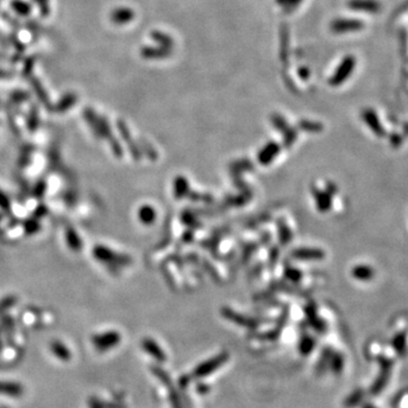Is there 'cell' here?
<instances>
[{
	"label": "cell",
	"mask_w": 408,
	"mask_h": 408,
	"mask_svg": "<svg viewBox=\"0 0 408 408\" xmlns=\"http://www.w3.org/2000/svg\"><path fill=\"white\" fill-rule=\"evenodd\" d=\"M356 67V58L352 55L346 56L341 62H340L339 66L336 68L335 73L329 80V84L332 85V87H339L342 83L348 80L350 75L353 74L354 69Z\"/></svg>",
	"instance_id": "obj_1"
},
{
	"label": "cell",
	"mask_w": 408,
	"mask_h": 408,
	"mask_svg": "<svg viewBox=\"0 0 408 408\" xmlns=\"http://www.w3.org/2000/svg\"><path fill=\"white\" fill-rule=\"evenodd\" d=\"M364 27V23L359 20L336 19L330 23V30L336 34L350 33V32L361 31Z\"/></svg>",
	"instance_id": "obj_2"
},
{
	"label": "cell",
	"mask_w": 408,
	"mask_h": 408,
	"mask_svg": "<svg viewBox=\"0 0 408 408\" xmlns=\"http://www.w3.org/2000/svg\"><path fill=\"white\" fill-rule=\"evenodd\" d=\"M227 360H228V354L226 353L221 354V355L219 356L213 357V359H211L210 361H206V362H204L203 364L199 365V366L194 370V372H193V377H195V378L206 377V375L212 373L213 371H216L217 368H219Z\"/></svg>",
	"instance_id": "obj_3"
},
{
	"label": "cell",
	"mask_w": 408,
	"mask_h": 408,
	"mask_svg": "<svg viewBox=\"0 0 408 408\" xmlns=\"http://www.w3.org/2000/svg\"><path fill=\"white\" fill-rule=\"evenodd\" d=\"M347 6L352 10L361 13L375 14L380 12L381 3L378 0H349Z\"/></svg>",
	"instance_id": "obj_4"
},
{
	"label": "cell",
	"mask_w": 408,
	"mask_h": 408,
	"mask_svg": "<svg viewBox=\"0 0 408 408\" xmlns=\"http://www.w3.org/2000/svg\"><path fill=\"white\" fill-rule=\"evenodd\" d=\"M155 371H156V374L158 375L161 380H162L163 384L166 385L168 388H169L170 400H171V404H173V408H182L180 397H178L176 390H175V388H174V385H171V381H170L169 377H168V374L166 373V372L160 370V368H158V367H155Z\"/></svg>",
	"instance_id": "obj_5"
},
{
	"label": "cell",
	"mask_w": 408,
	"mask_h": 408,
	"mask_svg": "<svg viewBox=\"0 0 408 408\" xmlns=\"http://www.w3.org/2000/svg\"><path fill=\"white\" fill-rule=\"evenodd\" d=\"M142 55L146 59H166L171 55V49L163 46H146L142 49Z\"/></svg>",
	"instance_id": "obj_6"
},
{
	"label": "cell",
	"mask_w": 408,
	"mask_h": 408,
	"mask_svg": "<svg viewBox=\"0 0 408 408\" xmlns=\"http://www.w3.org/2000/svg\"><path fill=\"white\" fill-rule=\"evenodd\" d=\"M143 348H144L152 357H155L157 361H159V362H164V361H166L164 352H162L160 347L157 345L155 341H152V340H144V341H143Z\"/></svg>",
	"instance_id": "obj_7"
},
{
	"label": "cell",
	"mask_w": 408,
	"mask_h": 408,
	"mask_svg": "<svg viewBox=\"0 0 408 408\" xmlns=\"http://www.w3.org/2000/svg\"><path fill=\"white\" fill-rule=\"evenodd\" d=\"M152 39L160 46H163V48H167V49H173L174 39L171 38L169 34L164 33V32H161V31H156L152 33Z\"/></svg>",
	"instance_id": "obj_8"
},
{
	"label": "cell",
	"mask_w": 408,
	"mask_h": 408,
	"mask_svg": "<svg viewBox=\"0 0 408 408\" xmlns=\"http://www.w3.org/2000/svg\"><path fill=\"white\" fill-rule=\"evenodd\" d=\"M119 341V335L117 334H107L103 335L102 337H100L96 340L95 343L96 346L101 347V348H108L110 346H113L114 343Z\"/></svg>",
	"instance_id": "obj_9"
},
{
	"label": "cell",
	"mask_w": 408,
	"mask_h": 408,
	"mask_svg": "<svg viewBox=\"0 0 408 408\" xmlns=\"http://www.w3.org/2000/svg\"><path fill=\"white\" fill-rule=\"evenodd\" d=\"M281 45L280 46V59L286 60V57H287V51H288V42H289V37H288V28L287 25H284L281 28Z\"/></svg>",
	"instance_id": "obj_10"
},
{
	"label": "cell",
	"mask_w": 408,
	"mask_h": 408,
	"mask_svg": "<svg viewBox=\"0 0 408 408\" xmlns=\"http://www.w3.org/2000/svg\"><path fill=\"white\" fill-rule=\"evenodd\" d=\"M304 0H275V3L282 7L286 12H292L297 8Z\"/></svg>",
	"instance_id": "obj_11"
},
{
	"label": "cell",
	"mask_w": 408,
	"mask_h": 408,
	"mask_svg": "<svg viewBox=\"0 0 408 408\" xmlns=\"http://www.w3.org/2000/svg\"><path fill=\"white\" fill-rule=\"evenodd\" d=\"M139 217H141V219L144 223H150V221L153 220V217H155V211L150 206L142 207L141 212H139Z\"/></svg>",
	"instance_id": "obj_12"
},
{
	"label": "cell",
	"mask_w": 408,
	"mask_h": 408,
	"mask_svg": "<svg viewBox=\"0 0 408 408\" xmlns=\"http://www.w3.org/2000/svg\"><path fill=\"white\" fill-rule=\"evenodd\" d=\"M312 348H313V341L310 338L307 339L306 341H304L302 343V346H300V350H302V353L304 354V355H306L307 353H310Z\"/></svg>",
	"instance_id": "obj_13"
},
{
	"label": "cell",
	"mask_w": 408,
	"mask_h": 408,
	"mask_svg": "<svg viewBox=\"0 0 408 408\" xmlns=\"http://www.w3.org/2000/svg\"><path fill=\"white\" fill-rule=\"evenodd\" d=\"M298 73H299V75H302V77H303V78H306V77L309 76V75H310L309 70H307L306 68H303V69H300V70L298 71Z\"/></svg>",
	"instance_id": "obj_14"
},
{
	"label": "cell",
	"mask_w": 408,
	"mask_h": 408,
	"mask_svg": "<svg viewBox=\"0 0 408 408\" xmlns=\"http://www.w3.org/2000/svg\"><path fill=\"white\" fill-rule=\"evenodd\" d=\"M207 386L206 385H198V392H201V393H203V392H205V391H207Z\"/></svg>",
	"instance_id": "obj_15"
}]
</instances>
